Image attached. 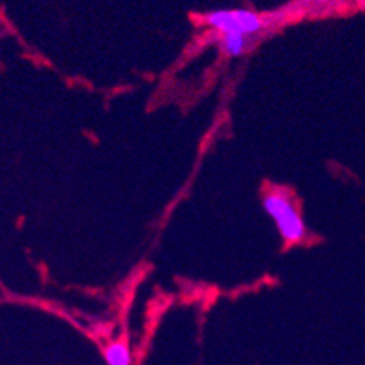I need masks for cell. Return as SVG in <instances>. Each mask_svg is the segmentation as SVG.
I'll list each match as a JSON object with an SVG mask.
<instances>
[{
  "mask_svg": "<svg viewBox=\"0 0 365 365\" xmlns=\"http://www.w3.org/2000/svg\"><path fill=\"white\" fill-rule=\"evenodd\" d=\"M289 11L256 13L250 9H216L201 17L214 35H240L256 42V37L282 24Z\"/></svg>",
  "mask_w": 365,
  "mask_h": 365,
  "instance_id": "cell-1",
  "label": "cell"
},
{
  "mask_svg": "<svg viewBox=\"0 0 365 365\" xmlns=\"http://www.w3.org/2000/svg\"><path fill=\"white\" fill-rule=\"evenodd\" d=\"M262 203L263 210L274 221L278 234L285 241L287 247L298 245L307 240V225L303 221L302 212H299L291 192L282 187H270L263 194Z\"/></svg>",
  "mask_w": 365,
  "mask_h": 365,
  "instance_id": "cell-2",
  "label": "cell"
},
{
  "mask_svg": "<svg viewBox=\"0 0 365 365\" xmlns=\"http://www.w3.org/2000/svg\"><path fill=\"white\" fill-rule=\"evenodd\" d=\"M217 50L225 57H240L245 55L252 48L254 42L250 38L240 37V35H214Z\"/></svg>",
  "mask_w": 365,
  "mask_h": 365,
  "instance_id": "cell-3",
  "label": "cell"
},
{
  "mask_svg": "<svg viewBox=\"0 0 365 365\" xmlns=\"http://www.w3.org/2000/svg\"><path fill=\"white\" fill-rule=\"evenodd\" d=\"M103 356L106 365H132V351L125 340H117L106 345Z\"/></svg>",
  "mask_w": 365,
  "mask_h": 365,
  "instance_id": "cell-4",
  "label": "cell"
}]
</instances>
